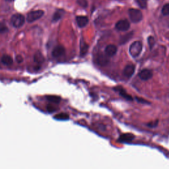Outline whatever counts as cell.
I'll use <instances>...</instances> for the list:
<instances>
[{"label": "cell", "mask_w": 169, "mask_h": 169, "mask_svg": "<svg viewBox=\"0 0 169 169\" xmlns=\"http://www.w3.org/2000/svg\"><path fill=\"white\" fill-rule=\"evenodd\" d=\"M142 49H143V44L141 43V42L135 41L130 45L129 52H130V55L132 57H136L139 56V54H141V52L142 51Z\"/></svg>", "instance_id": "cell-1"}, {"label": "cell", "mask_w": 169, "mask_h": 169, "mask_svg": "<svg viewBox=\"0 0 169 169\" xmlns=\"http://www.w3.org/2000/svg\"><path fill=\"white\" fill-rule=\"evenodd\" d=\"M130 20L134 23L140 22L143 19L142 13L139 10L136 9H130L128 11Z\"/></svg>", "instance_id": "cell-2"}, {"label": "cell", "mask_w": 169, "mask_h": 169, "mask_svg": "<svg viewBox=\"0 0 169 169\" xmlns=\"http://www.w3.org/2000/svg\"><path fill=\"white\" fill-rule=\"evenodd\" d=\"M25 18L24 16L19 13L13 15L11 19V22L15 28H19L21 26H22L25 23Z\"/></svg>", "instance_id": "cell-3"}, {"label": "cell", "mask_w": 169, "mask_h": 169, "mask_svg": "<svg viewBox=\"0 0 169 169\" xmlns=\"http://www.w3.org/2000/svg\"><path fill=\"white\" fill-rule=\"evenodd\" d=\"M44 12L42 10H37L31 11L28 13L27 17H26V20L29 23H33L34 21L39 19L43 16Z\"/></svg>", "instance_id": "cell-4"}, {"label": "cell", "mask_w": 169, "mask_h": 169, "mask_svg": "<svg viewBox=\"0 0 169 169\" xmlns=\"http://www.w3.org/2000/svg\"><path fill=\"white\" fill-rule=\"evenodd\" d=\"M130 27L129 21L126 19L120 20L116 24V29L120 31H126Z\"/></svg>", "instance_id": "cell-5"}, {"label": "cell", "mask_w": 169, "mask_h": 169, "mask_svg": "<svg viewBox=\"0 0 169 169\" xmlns=\"http://www.w3.org/2000/svg\"><path fill=\"white\" fill-rule=\"evenodd\" d=\"M139 77L143 81H147L153 77V72L147 69H145V70H141L139 73Z\"/></svg>", "instance_id": "cell-6"}, {"label": "cell", "mask_w": 169, "mask_h": 169, "mask_svg": "<svg viewBox=\"0 0 169 169\" xmlns=\"http://www.w3.org/2000/svg\"><path fill=\"white\" fill-rule=\"evenodd\" d=\"M135 72V66L132 64L127 65L123 71V74L127 78H130Z\"/></svg>", "instance_id": "cell-7"}, {"label": "cell", "mask_w": 169, "mask_h": 169, "mask_svg": "<svg viewBox=\"0 0 169 169\" xmlns=\"http://www.w3.org/2000/svg\"><path fill=\"white\" fill-rule=\"evenodd\" d=\"M65 52L64 47L62 46H57L52 51V56L54 57H60L65 54Z\"/></svg>", "instance_id": "cell-8"}, {"label": "cell", "mask_w": 169, "mask_h": 169, "mask_svg": "<svg viewBox=\"0 0 169 169\" xmlns=\"http://www.w3.org/2000/svg\"><path fill=\"white\" fill-rule=\"evenodd\" d=\"M116 52H117V47L115 45L109 44L106 47L105 54H107L108 56H113L116 54Z\"/></svg>", "instance_id": "cell-9"}, {"label": "cell", "mask_w": 169, "mask_h": 169, "mask_svg": "<svg viewBox=\"0 0 169 169\" xmlns=\"http://www.w3.org/2000/svg\"><path fill=\"white\" fill-rule=\"evenodd\" d=\"M97 60L98 64L100 66H104L106 65H107L108 63H109V58L108 57V56L107 54L106 55L99 54L97 56Z\"/></svg>", "instance_id": "cell-10"}, {"label": "cell", "mask_w": 169, "mask_h": 169, "mask_svg": "<svg viewBox=\"0 0 169 169\" xmlns=\"http://www.w3.org/2000/svg\"><path fill=\"white\" fill-rule=\"evenodd\" d=\"M76 21L79 27H84L89 23V19L85 16H77L76 17Z\"/></svg>", "instance_id": "cell-11"}, {"label": "cell", "mask_w": 169, "mask_h": 169, "mask_svg": "<svg viewBox=\"0 0 169 169\" xmlns=\"http://www.w3.org/2000/svg\"><path fill=\"white\" fill-rule=\"evenodd\" d=\"M114 89L116 91L118 92L121 96L122 97H124V98H126V100H133V98H132V97H131V95H130V94H128V93H127L126 91H125V89H124L123 88H121V87H115V88H114Z\"/></svg>", "instance_id": "cell-12"}, {"label": "cell", "mask_w": 169, "mask_h": 169, "mask_svg": "<svg viewBox=\"0 0 169 169\" xmlns=\"http://www.w3.org/2000/svg\"><path fill=\"white\" fill-rule=\"evenodd\" d=\"M134 139V135L131 134H124L120 137V141L122 142H130Z\"/></svg>", "instance_id": "cell-13"}, {"label": "cell", "mask_w": 169, "mask_h": 169, "mask_svg": "<svg viewBox=\"0 0 169 169\" xmlns=\"http://www.w3.org/2000/svg\"><path fill=\"white\" fill-rule=\"evenodd\" d=\"M1 60L2 63H3L4 65H6V66L11 65L13 62V58L11 57V56H10L9 55H3L2 57Z\"/></svg>", "instance_id": "cell-14"}, {"label": "cell", "mask_w": 169, "mask_h": 169, "mask_svg": "<svg viewBox=\"0 0 169 169\" xmlns=\"http://www.w3.org/2000/svg\"><path fill=\"white\" fill-rule=\"evenodd\" d=\"M34 61L36 64H41L44 62V56L40 53V52H37L34 56Z\"/></svg>", "instance_id": "cell-15"}, {"label": "cell", "mask_w": 169, "mask_h": 169, "mask_svg": "<svg viewBox=\"0 0 169 169\" xmlns=\"http://www.w3.org/2000/svg\"><path fill=\"white\" fill-rule=\"evenodd\" d=\"M63 13H64V11L63 9H58L56 11L52 17L53 22H57V21H59L62 17Z\"/></svg>", "instance_id": "cell-16"}, {"label": "cell", "mask_w": 169, "mask_h": 169, "mask_svg": "<svg viewBox=\"0 0 169 169\" xmlns=\"http://www.w3.org/2000/svg\"><path fill=\"white\" fill-rule=\"evenodd\" d=\"M133 32H131V33H128V34H125L124 36H122L121 37V39H120V44H125L127 42H128L130 39H131V37L132 36H133Z\"/></svg>", "instance_id": "cell-17"}, {"label": "cell", "mask_w": 169, "mask_h": 169, "mask_svg": "<svg viewBox=\"0 0 169 169\" xmlns=\"http://www.w3.org/2000/svg\"><path fill=\"white\" fill-rule=\"evenodd\" d=\"M88 49H89V46L86 43H84V42H81V48H80L81 56H85L88 52Z\"/></svg>", "instance_id": "cell-18"}, {"label": "cell", "mask_w": 169, "mask_h": 169, "mask_svg": "<svg viewBox=\"0 0 169 169\" xmlns=\"http://www.w3.org/2000/svg\"><path fill=\"white\" fill-rule=\"evenodd\" d=\"M54 118L59 120H66L69 119V115L66 113H60V114H56L54 116Z\"/></svg>", "instance_id": "cell-19"}, {"label": "cell", "mask_w": 169, "mask_h": 169, "mask_svg": "<svg viewBox=\"0 0 169 169\" xmlns=\"http://www.w3.org/2000/svg\"><path fill=\"white\" fill-rule=\"evenodd\" d=\"M46 99L48 100V101L53 103H60L61 100L60 97L57 96H48L46 97Z\"/></svg>", "instance_id": "cell-20"}, {"label": "cell", "mask_w": 169, "mask_h": 169, "mask_svg": "<svg viewBox=\"0 0 169 169\" xmlns=\"http://www.w3.org/2000/svg\"><path fill=\"white\" fill-rule=\"evenodd\" d=\"M135 2L141 9H145L147 7V0H135Z\"/></svg>", "instance_id": "cell-21"}, {"label": "cell", "mask_w": 169, "mask_h": 169, "mask_svg": "<svg viewBox=\"0 0 169 169\" xmlns=\"http://www.w3.org/2000/svg\"><path fill=\"white\" fill-rule=\"evenodd\" d=\"M162 13L165 16L169 15V3L164 5L162 9Z\"/></svg>", "instance_id": "cell-22"}, {"label": "cell", "mask_w": 169, "mask_h": 169, "mask_svg": "<svg viewBox=\"0 0 169 169\" xmlns=\"http://www.w3.org/2000/svg\"><path fill=\"white\" fill-rule=\"evenodd\" d=\"M8 31L7 26L3 23H0V34H3Z\"/></svg>", "instance_id": "cell-23"}, {"label": "cell", "mask_w": 169, "mask_h": 169, "mask_svg": "<svg viewBox=\"0 0 169 169\" xmlns=\"http://www.w3.org/2000/svg\"><path fill=\"white\" fill-rule=\"evenodd\" d=\"M155 39L153 38V36H149V38H148V44H149L150 49H152V48L155 45Z\"/></svg>", "instance_id": "cell-24"}, {"label": "cell", "mask_w": 169, "mask_h": 169, "mask_svg": "<svg viewBox=\"0 0 169 169\" xmlns=\"http://www.w3.org/2000/svg\"><path fill=\"white\" fill-rule=\"evenodd\" d=\"M77 3L83 7H86L88 5L86 0H77Z\"/></svg>", "instance_id": "cell-25"}, {"label": "cell", "mask_w": 169, "mask_h": 169, "mask_svg": "<svg viewBox=\"0 0 169 169\" xmlns=\"http://www.w3.org/2000/svg\"><path fill=\"white\" fill-rule=\"evenodd\" d=\"M47 110L49 112H55V111L57 110V108L55 107L54 106L49 104V105L47 106Z\"/></svg>", "instance_id": "cell-26"}, {"label": "cell", "mask_w": 169, "mask_h": 169, "mask_svg": "<svg viewBox=\"0 0 169 169\" xmlns=\"http://www.w3.org/2000/svg\"><path fill=\"white\" fill-rule=\"evenodd\" d=\"M136 100H137V101L139 102V103H149V102L147 101V100H145V99H143V98H138V97H136L135 98Z\"/></svg>", "instance_id": "cell-27"}, {"label": "cell", "mask_w": 169, "mask_h": 169, "mask_svg": "<svg viewBox=\"0 0 169 169\" xmlns=\"http://www.w3.org/2000/svg\"><path fill=\"white\" fill-rule=\"evenodd\" d=\"M158 124V121H155L153 122V121H151V122H150L149 124H148V126H149L150 128H154V127H155Z\"/></svg>", "instance_id": "cell-28"}, {"label": "cell", "mask_w": 169, "mask_h": 169, "mask_svg": "<svg viewBox=\"0 0 169 169\" xmlns=\"http://www.w3.org/2000/svg\"><path fill=\"white\" fill-rule=\"evenodd\" d=\"M16 60H17V62L19 63H21L23 61V57L21 56H17V57H16Z\"/></svg>", "instance_id": "cell-29"}, {"label": "cell", "mask_w": 169, "mask_h": 169, "mask_svg": "<svg viewBox=\"0 0 169 169\" xmlns=\"http://www.w3.org/2000/svg\"><path fill=\"white\" fill-rule=\"evenodd\" d=\"M5 1H7V2H12L14 1V0H5Z\"/></svg>", "instance_id": "cell-30"}]
</instances>
